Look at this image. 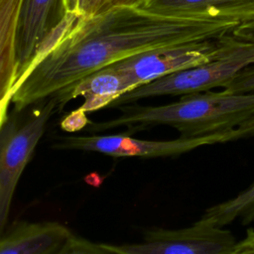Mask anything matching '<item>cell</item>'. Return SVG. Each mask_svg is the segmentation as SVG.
Instances as JSON below:
<instances>
[{
  "label": "cell",
  "mask_w": 254,
  "mask_h": 254,
  "mask_svg": "<svg viewBox=\"0 0 254 254\" xmlns=\"http://www.w3.org/2000/svg\"><path fill=\"white\" fill-rule=\"evenodd\" d=\"M89 124H90V121L87 119L86 113L80 110L79 108H77L69 112L67 115H65L62 119L60 123V127L63 131L72 133V132L80 131L81 129H83Z\"/></svg>",
  "instance_id": "17"
},
{
  "label": "cell",
  "mask_w": 254,
  "mask_h": 254,
  "mask_svg": "<svg viewBox=\"0 0 254 254\" xmlns=\"http://www.w3.org/2000/svg\"><path fill=\"white\" fill-rule=\"evenodd\" d=\"M82 3L83 0H64L66 12L68 14H73L77 17H80Z\"/></svg>",
  "instance_id": "22"
},
{
  "label": "cell",
  "mask_w": 254,
  "mask_h": 254,
  "mask_svg": "<svg viewBox=\"0 0 254 254\" xmlns=\"http://www.w3.org/2000/svg\"><path fill=\"white\" fill-rule=\"evenodd\" d=\"M23 0H0V99L18 82L17 34Z\"/></svg>",
  "instance_id": "12"
},
{
  "label": "cell",
  "mask_w": 254,
  "mask_h": 254,
  "mask_svg": "<svg viewBox=\"0 0 254 254\" xmlns=\"http://www.w3.org/2000/svg\"><path fill=\"white\" fill-rule=\"evenodd\" d=\"M229 42L230 33L218 39L146 51L109 66L125 74L136 88L164 75L210 62L227 49Z\"/></svg>",
  "instance_id": "5"
},
{
  "label": "cell",
  "mask_w": 254,
  "mask_h": 254,
  "mask_svg": "<svg viewBox=\"0 0 254 254\" xmlns=\"http://www.w3.org/2000/svg\"><path fill=\"white\" fill-rule=\"evenodd\" d=\"M236 219L244 224L254 219V182L233 197L208 207L198 221L224 227Z\"/></svg>",
  "instance_id": "13"
},
{
  "label": "cell",
  "mask_w": 254,
  "mask_h": 254,
  "mask_svg": "<svg viewBox=\"0 0 254 254\" xmlns=\"http://www.w3.org/2000/svg\"><path fill=\"white\" fill-rule=\"evenodd\" d=\"M253 64L254 45L237 40L230 34L229 46L216 59L140 85L119 96L108 107H119L149 97L188 95L223 87L238 72Z\"/></svg>",
  "instance_id": "3"
},
{
  "label": "cell",
  "mask_w": 254,
  "mask_h": 254,
  "mask_svg": "<svg viewBox=\"0 0 254 254\" xmlns=\"http://www.w3.org/2000/svg\"><path fill=\"white\" fill-rule=\"evenodd\" d=\"M53 254H112L104 249L100 243H93L84 238L71 237Z\"/></svg>",
  "instance_id": "15"
},
{
  "label": "cell",
  "mask_w": 254,
  "mask_h": 254,
  "mask_svg": "<svg viewBox=\"0 0 254 254\" xmlns=\"http://www.w3.org/2000/svg\"><path fill=\"white\" fill-rule=\"evenodd\" d=\"M230 254H254V229L249 228L246 235L236 242Z\"/></svg>",
  "instance_id": "19"
},
{
  "label": "cell",
  "mask_w": 254,
  "mask_h": 254,
  "mask_svg": "<svg viewBox=\"0 0 254 254\" xmlns=\"http://www.w3.org/2000/svg\"><path fill=\"white\" fill-rule=\"evenodd\" d=\"M138 8L150 13L246 24L254 21V0H140Z\"/></svg>",
  "instance_id": "9"
},
{
  "label": "cell",
  "mask_w": 254,
  "mask_h": 254,
  "mask_svg": "<svg viewBox=\"0 0 254 254\" xmlns=\"http://www.w3.org/2000/svg\"><path fill=\"white\" fill-rule=\"evenodd\" d=\"M72 233L57 221L19 222L0 234V254H53Z\"/></svg>",
  "instance_id": "11"
},
{
  "label": "cell",
  "mask_w": 254,
  "mask_h": 254,
  "mask_svg": "<svg viewBox=\"0 0 254 254\" xmlns=\"http://www.w3.org/2000/svg\"><path fill=\"white\" fill-rule=\"evenodd\" d=\"M227 132L174 140H146L128 134L69 136L54 144L55 149L95 152L111 157L161 158L179 156L202 146L225 143Z\"/></svg>",
  "instance_id": "7"
},
{
  "label": "cell",
  "mask_w": 254,
  "mask_h": 254,
  "mask_svg": "<svg viewBox=\"0 0 254 254\" xmlns=\"http://www.w3.org/2000/svg\"><path fill=\"white\" fill-rule=\"evenodd\" d=\"M59 106L52 96L23 121L7 120L0 129V234L7 222L18 182Z\"/></svg>",
  "instance_id": "4"
},
{
  "label": "cell",
  "mask_w": 254,
  "mask_h": 254,
  "mask_svg": "<svg viewBox=\"0 0 254 254\" xmlns=\"http://www.w3.org/2000/svg\"><path fill=\"white\" fill-rule=\"evenodd\" d=\"M112 254H230L235 238L230 230L196 220L179 229H153L138 243H100Z\"/></svg>",
  "instance_id": "6"
},
{
  "label": "cell",
  "mask_w": 254,
  "mask_h": 254,
  "mask_svg": "<svg viewBox=\"0 0 254 254\" xmlns=\"http://www.w3.org/2000/svg\"><path fill=\"white\" fill-rule=\"evenodd\" d=\"M236 26L224 21L169 17L136 6L78 17L33 68L12 103L16 111H22L126 58L154 49L218 39Z\"/></svg>",
  "instance_id": "1"
},
{
  "label": "cell",
  "mask_w": 254,
  "mask_h": 254,
  "mask_svg": "<svg viewBox=\"0 0 254 254\" xmlns=\"http://www.w3.org/2000/svg\"><path fill=\"white\" fill-rule=\"evenodd\" d=\"M67 15L64 0H23L16 44L18 80L58 36Z\"/></svg>",
  "instance_id": "8"
},
{
  "label": "cell",
  "mask_w": 254,
  "mask_h": 254,
  "mask_svg": "<svg viewBox=\"0 0 254 254\" xmlns=\"http://www.w3.org/2000/svg\"><path fill=\"white\" fill-rule=\"evenodd\" d=\"M231 35L237 40L254 45V21L236 26Z\"/></svg>",
  "instance_id": "20"
},
{
  "label": "cell",
  "mask_w": 254,
  "mask_h": 254,
  "mask_svg": "<svg viewBox=\"0 0 254 254\" xmlns=\"http://www.w3.org/2000/svg\"><path fill=\"white\" fill-rule=\"evenodd\" d=\"M26 78H24V76H22L18 82L16 83V85L13 87V89L6 95L4 96L2 99H0V129L3 127V125L5 124V122L7 121V110L8 107L10 105V103H12V98L15 94V92L17 91V89L21 86V84L24 82Z\"/></svg>",
  "instance_id": "21"
},
{
  "label": "cell",
  "mask_w": 254,
  "mask_h": 254,
  "mask_svg": "<svg viewBox=\"0 0 254 254\" xmlns=\"http://www.w3.org/2000/svg\"><path fill=\"white\" fill-rule=\"evenodd\" d=\"M254 115V92L231 93L225 90L184 95L178 101L157 105H127L114 118L90 122L89 131L102 132L118 127L133 129L168 125L182 137H199L228 132Z\"/></svg>",
  "instance_id": "2"
},
{
  "label": "cell",
  "mask_w": 254,
  "mask_h": 254,
  "mask_svg": "<svg viewBox=\"0 0 254 254\" xmlns=\"http://www.w3.org/2000/svg\"><path fill=\"white\" fill-rule=\"evenodd\" d=\"M140 0H83L80 17H93L121 7H135Z\"/></svg>",
  "instance_id": "14"
},
{
  "label": "cell",
  "mask_w": 254,
  "mask_h": 254,
  "mask_svg": "<svg viewBox=\"0 0 254 254\" xmlns=\"http://www.w3.org/2000/svg\"><path fill=\"white\" fill-rule=\"evenodd\" d=\"M223 90L231 93L254 92V64L238 72L223 86Z\"/></svg>",
  "instance_id": "16"
},
{
  "label": "cell",
  "mask_w": 254,
  "mask_h": 254,
  "mask_svg": "<svg viewBox=\"0 0 254 254\" xmlns=\"http://www.w3.org/2000/svg\"><path fill=\"white\" fill-rule=\"evenodd\" d=\"M254 136V115L250 117L248 120L244 121L238 127L227 132L226 142L248 139Z\"/></svg>",
  "instance_id": "18"
},
{
  "label": "cell",
  "mask_w": 254,
  "mask_h": 254,
  "mask_svg": "<svg viewBox=\"0 0 254 254\" xmlns=\"http://www.w3.org/2000/svg\"><path fill=\"white\" fill-rule=\"evenodd\" d=\"M132 89L134 86L125 74L107 65L86 75L54 97L59 105L64 106L67 101L81 96L84 101L78 108L87 113L108 107L119 96Z\"/></svg>",
  "instance_id": "10"
}]
</instances>
